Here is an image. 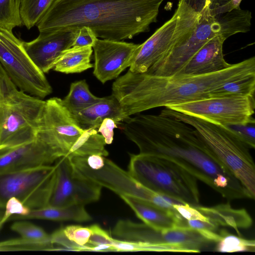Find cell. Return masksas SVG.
Returning <instances> with one entry per match:
<instances>
[{
    "mask_svg": "<svg viewBox=\"0 0 255 255\" xmlns=\"http://www.w3.org/2000/svg\"><path fill=\"white\" fill-rule=\"evenodd\" d=\"M3 148V147H1V146H0V149H1V148Z\"/></svg>",
    "mask_w": 255,
    "mask_h": 255,
    "instance_id": "cell-47",
    "label": "cell"
},
{
    "mask_svg": "<svg viewBox=\"0 0 255 255\" xmlns=\"http://www.w3.org/2000/svg\"><path fill=\"white\" fill-rule=\"evenodd\" d=\"M250 149L255 147V120L244 124L225 126Z\"/></svg>",
    "mask_w": 255,
    "mask_h": 255,
    "instance_id": "cell-36",
    "label": "cell"
},
{
    "mask_svg": "<svg viewBox=\"0 0 255 255\" xmlns=\"http://www.w3.org/2000/svg\"><path fill=\"white\" fill-rule=\"evenodd\" d=\"M139 46V44L97 38L92 47L94 75L103 84L118 78L131 65Z\"/></svg>",
    "mask_w": 255,
    "mask_h": 255,
    "instance_id": "cell-14",
    "label": "cell"
},
{
    "mask_svg": "<svg viewBox=\"0 0 255 255\" xmlns=\"http://www.w3.org/2000/svg\"><path fill=\"white\" fill-rule=\"evenodd\" d=\"M102 99L94 95L86 81L82 80L71 84L68 94L61 102L72 115H75Z\"/></svg>",
    "mask_w": 255,
    "mask_h": 255,
    "instance_id": "cell-25",
    "label": "cell"
},
{
    "mask_svg": "<svg viewBox=\"0 0 255 255\" xmlns=\"http://www.w3.org/2000/svg\"><path fill=\"white\" fill-rule=\"evenodd\" d=\"M123 122V132L137 146L139 153L174 162L228 200L252 199L190 125L161 113L138 114Z\"/></svg>",
    "mask_w": 255,
    "mask_h": 255,
    "instance_id": "cell-1",
    "label": "cell"
},
{
    "mask_svg": "<svg viewBox=\"0 0 255 255\" xmlns=\"http://www.w3.org/2000/svg\"><path fill=\"white\" fill-rule=\"evenodd\" d=\"M217 17L210 13L208 0L191 35L157 61L145 73L160 76L179 73L192 57L208 40L219 35L220 26Z\"/></svg>",
    "mask_w": 255,
    "mask_h": 255,
    "instance_id": "cell-11",
    "label": "cell"
},
{
    "mask_svg": "<svg viewBox=\"0 0 255 255\" xmlns=\"http://www.w3.org/2000/svg\"><path fill=\"white\" fill-rule=\"evenodd\" d=\"M72 116L84 130L98 128L107 118L113 120L118 125L128 117L125 114L120 103L112 94L103 97L100 101Z\"/></svg>",
    "mask_w": 255,
    "mask_h": 255,
    "instance_id": "cell-20",
    "label": "cell"
},
{
    "mask_svg": "<svg viewBox=\"0 0 255 255\" xmlns=\"http://www.w3.org/2000/svg\"><path fill=\"white\" fill-rule=\"evenodd\" d=\"M194 207L207 217L210 222L218 227H232L239 235V229H247L253 224L252 218L246 210L234 209L229 203L210 207L200 205Z\"/></svg>",
    "mask_w": 255,
    "mask_h": 255,
    "instance_id": "cell-21",
    "label": "cell"
},
{
    "mask_svg": "<svg viewBox=\"0 0 255 255\" xmlns=\"http://www.w3.org/2000/svg\"><path fill=\"white\" fill-rule=\"evenodd\" d=\"M91 235L90 226L68 225L52 233L51 242L57 251H86Z\"/></svg>",
    "mask_w": 255,
    "mask_h": 255,
    "instance_id": "cell-23",
    "label": "cell"
},
{
    "mask_svg": "<svg viewBox=\"0 0 255 255\" xmlns=\"http://www.w3.org/2000/svg\"><path fill=\"white\" fill-rule=\"evenodd\" d=\"M0 64L17 89L43 99L52 92L44 73L30 59L23 46L12 30L0 25Z\"/></svg>",
    "mask_w": 255,
    "mask_h": 255,
    "instance_id": "cell-7",
    "label": "cell"
},
{
    "mask_svg": "<svg viewBox=\"0 0 255 255\" xmlns=\"http://www.w3.org/2000/svg\"><path fill=\"white\" fill-rule=\"evenodd\" d=\"M3 225V224H2L0 222V229L1 228V227H2V225Z\"/></svg>",
    "mask_w": 255,
    "mask_h": 255,
    "instance_id": "cell-46",
    "label": "cell"
},
{
    "mask_svg": "<svg viewBox=\"0 0 255 255\" xmlns=\"http://www.w3.org/2000/svg\"><path fill=\"white\" fill-rule=\"evenodd\" d=\"M56 177L48 205L63 207L85 205L97 201L102 187L82 175L68 156H62L54 163Z\"/></svg>",
    "mask_w": 255,
    "mask_h": 255,
    "instance_id": "cell-10",
    "label": "cell"
},
{
    "mask_svg": "<svg viewBox=\"0 0 255 255\" xmlns=\"http://www.w3.org/2000/svg\"><path fill=\"white\" fill-rule=\"evenodd\" d=\"M98 37L90 28L83 26L78 29L72 47H93Z\"/></svg>",
    "mask_w": 255,
    "mask_h": 255,
    "instance_id": "cell-39",
    "label": "cell"
},
{
    "mask_svg": "<svg viewBox=\"0 0 255 255\" xmlns=\"http://www.w3.org/2000/svg\"><path fill=\"white\" fill-rule=\"evenodd\" d=\"M61 157L58 150L36 136L23 144L0 149V174L52 165Z\"/></svg>",
    "mask_w": 255,
    "mask_h": 255,
    "instance_id": "cell-15",
    "label": "cell"
},
{
    "mask_svg": "<svg viewBox=\"0 0 255 255\" xmlns=\"http://www.w3.org/2000/svg\"><path fill=\"white\" fill-rule=\"evenodd\" d=\"M25 219L83 222L91 221L92 217L86 211L84 205H74L63 207L47 205L41 208L31 209L27 215L15 218L14 220Z\"/></svg>",
    "mask_w": 255,
    "mask_h": 255,
    "instance_id": "cell-22",
    "label": "cell"
},
{
    "mask_svg": "<svg viewBox=\"0 0 255 255\" xmlns=\"http://www.w3.org/2000/svg\"><path fill=\"white\" fill-rule=\"evenodd\" d=\"M129 155L128 172L139 183L183 204L199 206V192L194 176L163 157L140 153Z\"/></svg>",
    "mask_w": 255,
    "mask_h": 255,
    "instance_id": "cell-5",
    "label": "cell"
},
{
    "mask_svg": "<svg viewBox=\"0 0 255 255\" xmlns=\"http://www.w3.org/2000/svg\"><path fill=\"white\" fill-rule=\"evenodd\" d=\"M255 75L254 56L232 64L225 70L201 75L160 76L128 70L113 83L112 95L125 114L129 117L157 107L209 98L217 87Z\"/></svg>",
    "mask_w": 255,
    "mask_h": 255,
    "instance_id": "cell-3",
    "label": "cell"
},
{
    "mask_svg": "<svg viewBox=\"0 0 255 255\" xmlns=\"http://www.w3.org/2000/svg\"><path fill=\"white\" fill-rule=\"evenodd\" d=\"M114 252H158L189 253L178 245L166 244H150L130 242L114 238L112 244Z\"/></svg>",
    "mask_w": 255,
    "mask_h": 255,
    "instance_id": "cell-28",
    "label": "cell"
},
{
    "mask_svg": "<svg viewBox=\"0 0 255 255\" xmlns=\"http://www.w3.org/2000/svg\"><path fill=\"white\" fill-rule=\"evenodd\" d=\"M45 104L17 89L11 81L0 104V146L13 147L35 139Z\"/></svg>",
    "mask_w": 255,
    "mask_h": 255,
    "instance_id": "cell-6",
    "label": "cell"
},
{
    "mask_svg": "<svg viewBox=\"0 0 255 255\" xmlns=\"http://www.w3.org/2000/svg\"><path fill=\"white\" fill-rule=\"evenodd\" d=\"M164 0H54L37 23L39 32L86 26L97 37L123 41L148 32Z\"/></svg>",
    "mask_w": 255,
    "mask_h": 255,
    "instance_id": "cell-2",
    "label": "cell"
},
{
    "mask_svg": "<svg viewBox=\"0 0 255 255\" xmlns=\"http://www.w3.org/2000/svg\"><path fill=\"white\" fill-rule=\"evenodd\" d=\"M161 113L195 128L219 160L255 197V165L250 148L227 127L165 108Z\"/></svg>",
    "mask_w": 255,
    "mask_h": 255,
    "instance_id": "cell-4",
    "label": "cell"
},
{
    "mask_svg": "<svg viewBox=\"0 0 255 255\" xmlns=\"http://www.w3.org/2000/svg\"><path fill=\"white\" fill-rule=\"evenodd\" d=\"M91 46L71 47L64 50L56 60L53 70L65 74L79 73L93 67Z\"/></svg>",
    "mask_w": 255,
    "mask_h": 255,
    "instance_id": "cell-24",
    "label": "cell"
},
{
    "mask_svg": "<svg viewBox=\"0 0 255 255\" xmlns=\"http://www.w3.org/2000/svg\"><path fill=\"white\" fill-rule=\"evenodd\" d=\"M221 239L217 243L215 250L222 253L238 252H254L255 241L248 240L230 234L225 230H221L219 233Z\"/></svg>",
    "mask_w": 255,
    "mask_h": 255,
    "instance_id": "cell-31",
    "label": "cell"
},
{
    "mask_svg": "<svg viewBox=\"0 0 255 255\" xmlns=\"http://www.w3.org/2000/svg\"><path fill=\"white\" fill-rule=\"evenodd\" d=\"M4 213V210L0 209V222L2 218Z\"/></svg>",
    "mask_w": 255,
    "mask_h": 255,
    "instance_id": "cell-45",
    "label": "cell"
},
{
    "mask_svg": "<svg viewBox=\"0 0 255 255\" xmlns=\"http://www.w3.org/2000/svg\"><path fill=\"white\" fill-rule=\"evenodd\" d=\"M173 208L184 219L187 220H197L210 222L209 220L194 207L188 204H176Z\"/></svg>",
    "mask_w": 255,
    "mask_h": 255,
    "instance_id": "cell-40",
    "label": "cell"
},
{
    "mask_svg": "<svg viewBox=\"0 0 255 255\" xmlns=\"http://www.w3.org/2000/svg\"><path fill=\"white\" fill-rule=\"evenodd\" d=\"M56 165L0 174V209L14 197L30 209L48 205L56 177Z\"/></svg>",
    "mask_w": 255,
    "mask_h": 255,
    "instance_id": "cell-8",
    "label": "cell"
},
{
    "mask_svg": "<svg viewBox=\"0 0 255 255\" xmlns=\"http://www.w3.org/2000/svg\"><path fill=\"white\" fill-rule=\"evenodd\" d=\"M21 0H0V25L10 30L22 25L20 15Z\"/></svg>",
    "mask_w": 255,
    "mask_h": 255,
    "instance_id": "cell-33",
    "label": "cell"
},
{
    "mask_svg": "<svg viewBox=\"0 0 255 255\" xmlns=\"http://www.w3.org/2000/svg\"><path fill=\"white\" fill-rule=\"evenodd\" d=\"M30 210L18 199L14 197H11L5 205L0 222L4 224L8 220H14L15 218L27 215Z\"/></svg>",
    "mask_w": 255,
    "mask_h": 255,
    "instance_id": "cell-37",
    "label": "cell"
},
{
    "mask_svg": "<svg viewBox=\"0 0 255 255\" xmlns=\"http://www.w3.org/2000/svg\"><path fill=\"white\" fill-rule=\"evenodd\" d=\"M226 39L217 35L208 40L177 74L201 75L225 70L232 64L224 59L223 46Z\"/></svg>",
    "mask_w": 255,
    "mask_h": 255,
    "instance_id": "cell-18",
    "label": "cell"
},
{
    "mask_svg": "<svg viewBox=\"0 0 255 255\" xmlns=\"http://www.w3.org/2000/svg\"><path fill=\"white\" fill-rule=\"evenodd\" d=\"M187 224L189 228L196 230H206L216 232L218 228L217 226L211 222L197 220H187Z\"/></svg>",
    "mask_w": 255,
    "mask_h": 255,
    "instance_id": "cell-42",
    "label": "cell"
},
{
    "mask_svg": "<svg viewBox=\"0 0 255 255\" xmlns=\"http://www.w3.org/2000/svg\"><path fill=\"white\" fill-rule=\"evenodd\" d=\"M121 199L144 224L157 230L189 228L187 220L175 210L160 208L134 197L122 195Z\"/></svg>",
    "mask_w": 255,
    "mask_h": 255,
    "instance_id": "cell-19",
    "label": "cell"
},
{
    "mask_svg": "<svg viewBox=\"0 0 255 255\" xmlns=\"http://www.w3.org/2000/svg\"><path fill=\"white\" fill-rule=\"evenodd\" d=\"M0 76L2 78L8 77L4 70L0 64Z\"/></svg>",
    "mask_w": 255,
    "mask_h": 255,
    "instance_id": "cell-44",
    "label": "cell"
},
{
    "mask_svg": "<svg viewBox=\"0 0 255 255\" xmlns=\"http://www.w3.org/2000/svg\"><path fill=\"white\" fill-rule=\"evenodd\" d=\"M118 128V124L113 120L107 118L103 121L97 131L104 137L106 144H110L114 139V130Z\"/></svg>",
    "mask_w": 255,
    "mask_h": 255,
    "instance_id": "cell-41",
    "label": "cell"
},
{
    "mask_svg": "<svg viewBox=\"0 0 255 255\" xmlns=\"http://www.w3.org/2000/svg\"><path fill=\"white\" fill-rule=\"evenodd\" d=\"M10 228L25 239L38 243L54 245L51 242L50 235L47 234L42 228L30 222L19 220L12 224Z\"/></svg>",
    "mask_w": 255,
    "mask_h": 255,
    "instance_id": "cell-32",
    "label": "cell"
},
{
    "mask_svg": "<svg viewBox=\"0 0 255 255\" xmlns=\"http://www.w3.org/2000/svg\"><path fill=\"white\" fill-rule=\"evenodd\" d=\"M54 246L36 243L21 237L0 242V252L54 251Z\"/></svg>",
    "mask_w": 255,
    "mask_h": 255,
    "instance_id": "cell-34",
    "label": "cell"
},
{
    "mask_svg": "<svg viewBox=\"0 0 255 255\" xmlns=\"http://www.w3.org/2000/svg\"><path fill=\"white\" fill-rule=\"evenodd\" d=\"M106 143L104 137L96 129H88L78 138L73 146L69 158L99 154L107 156L109 153L105 148Z\"/></svg>",
    "mask_w": 255,
    "mask_h": 255,
    "instance_id": "cell-27",
    "label": "cell"
},
{
    "mask_svg": "<svg viewBox=\"0 0 255 255\" xmlns=\"http://www.w3.org/2000/svg\"><path fill=\"white\" fill-rule=\"evenodd\" d=\"M78 29L40 31L35 39L23 42V46L35 66L47 73L53 69L61 53L72 47Z\"/></svg>",
    "mask_w": 255,
    "mask_h": 255,
    "instance_id": "cell-16",
    "label": "cell"
},
{
    "mask_svg": "<svg viewBox=\"0 0 255 255\" xmlns=\"http://www.w3.org/2000/svg\"><path fill=\"white\" fill-rule=\"evenodd\" d=\"M54 0H21L20 15L22 24L28 29L36 25Z\"/></svg>",
    "mask_w": 255,
    "mask_h": 255,
    "instance_id": "cell-30",
    "label": "cell"
},
{
    "mask_svg": "<svg viewBox=\"0 0 255 255\" xmlns=\"http://www.w3.org/2000/svg\"><path fill=\"white\" fill-rule=\"evenodd\" d=\"M242 0H208V8L213 16H218L239 7Z\"/></svg>",
    "mask_w": 255,
    "mask_h": 255,
    "instance_id": "cell-38",
    "label": "cell"
},
{
    "mask_svg": "<svg viewBox=\"0 0 255 255\" xmlns=\"http://www.w3.org/2000/svg\"><path fill=\"white\" fill-rule=\"evenodd\" d=\"M90 227L91 235L86 245V251L114 252L112 246L114 238L97 224Z\"/></svg>",
    "mask_w": 255,
    "mask_h": 255,
    "instance_id": "cell-35",
    "label": "cell"
},
{
    "mask_svg": "<svg viewBox=\"0 0 255 255\" xmlns=\"http://www.w3.org/2000/svg\"><path fill=\"white\" fill-rule=\"evenodd\" d=\"M10 81L9 77L2 78L0 76V104L4 99L8 85Z\"/></svg>",
    "mask_w": 255,
    "mask_h": 255,
    "instance_id": "cell-43",
    "label": "cell"
},
{
    "mask_svg": "<svg viewBox=\"0 0 255 255\" xmlns=\"http://www.w3.org/2000/svg\"><path fill=\"white\" fill-rule=\"evenodd\" d=\"M108 187L119 196H129L166 209L175 210L173 205L182 204L146 187L121 167L117 168L110 174Z\"/></svg>",
    "mask_w": 255,
    "mask_h": 255,
    "instance_id": "cell-17",
    "label": "cell"
},
{
    "mask_svg": "<svg viewBox=\"0 0 255 255\" xmlns=\"http://www.w3.org/2000/svg\"><path fill=\"white\" fill-rule=\"evenodd\" d=\"M252 12L238 7L218 16L221 35L226 39L238 33L249 31L251 26Z\"/></svg>",
    "mask_w": 255,
    "mask_h": 255,
    "instance_id": "cell-26",
    "label": "cell"
},
{
    "mask_svg": "<svg viewBox=\"0 0 255 255\" xmlns=\"http://www.w3.org/2000/svg\"><path fill=\"white\" fill-rule=\"evenodd\" d=\"M118 240L150 244L178 245L186 250L194 249L199 242L198 233L188 228L159 231L144 223H137L129 220H120L112 231Z\"/></svg>",
    "mask_w": 255,
    "mask_h": 255,
    "instance_id": "cell-13",
    "label": "cell"
},
{
    "mask_svg": "<svg viewBox=\"0 0 255 255\" xmlns=\"http://www.w3.org/2000/svg\"><path fill=\"white\" fill-rule=\"evenodd\" d=\"M61 100L53 97L45 101L36 136L55 148L62 156H67L85 130L63 106Z\"/></svg>",
    "mask_w": 255,
    "mask_h": 255,
    "instance_id": "cell-12",
    "label": "cell"
},
{
    "mask_svg": "<svg viewBox=\"0 0 255 255\" xmlns=\"http://www.w3.org/2000/svg\"><path fill=\"white\" fill-rule=\"evenodd\" d=\"M255 75L225 83L213 90L210 97L254 96Z\"/></svg>",
    "mask_w": 255,
    "mask_h": 255,
    "instance_id": "cell-29",
    "label": "cell"
},
{
    "mask_svg": "<svg viewBox=\"0 0 255 255\" xmlns=\"http://www.w3.org/2000/svg\"><path fill=\"white\" fill-rule=\"evenodd\" d=\"M165 108L223 126L255 120L254 96L209 97Z\"/></svg>",
    "mask_w": 255,
    "mask_h": 255,
    "instance_id": "cell-9",
    "label": "cell"
}]
</instances>
